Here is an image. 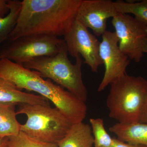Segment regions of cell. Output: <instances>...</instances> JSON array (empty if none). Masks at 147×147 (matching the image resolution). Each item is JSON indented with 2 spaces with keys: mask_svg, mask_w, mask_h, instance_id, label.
<instances>
[{
  "mask_svg": "<svg viewBox=\"0 0 147 147\" xmlns=\"http://www.w3.org/2000/svg\"><path fill=\"white\" fill-rule=\"evenodd\" d=\"M146 1V2L147 3V0H145Z\"/></svg>",
  "mask_w": 147,
  "mask_h": 147,
  "instance_id": "cell-25",
  "label": "cell"
},
{
  "mask_svg": "<svg viewBox=\"0 0 147 147\" xmlns=\"http://www.w3.org/2000/svg\"><path fill=\"white\" fill-rule=\"evenodd\" d=\"M9 11L8 0H0V17H4Z\"/></svg>",
  "mask_w": 147,
  "mask_h": 147,
  "instance_id": "cell-20",
  "label": "cell"
},
{
  "mask_svg": "<svg viewBox=\"0 0 147 147\" xmlns=\"http://www.w3.org/2000/svg\"><path fill=\"white\" fill-rule=\"evenodd\" d=\"M0 79L21 90L35 92L50 100L72 124L82 122L86 117L85 102L50 79L45 80L38 71L3 58L0 59Z\"/></svg>",
  "mask_w": 147,
  "mask_h": 147,
  "instance_id": "cell-2",
  "label": "cell"
},
{
  "mask_svg": "<svg viewBox=\"0 0 147 147\" xmlns=\"http://www.w3.org/2000/svg\"><path fill=\"white\" fill-rule=\"evenodd\" d=\"M114 3L118 12L133 14L135 18L147 25V3L145 0L137 2L118 1Z\"/></svg>",
  "mask_w": 147,
  "mask_h": 147,
  "instance_id": "cell-16",
  "label": "cell"
},
{
  "mask_svg": "<svg viewBox=\"0 0 147 147\" xmlns=\"http://www.w3.org/2000/svg\"><path fill=\"white\" fill-rule=\"evenodd\" d=\"M68 53L74 58L80 55L84 63L93 72H97L103 62L99 55L100 42L84 25L76 20L68 32L64 36Z\"/></svg>",
  "mask_w": 147,
  "mask_h": 147,
  "instance_id": "cell-8",
  "label": "cell"
},
{
  "mask_svg": "<svg viewBox=\"0 0 147 147\" xmlns=\"http://www.w3.org/2000/svg\"><path fill=\"white\" fill-rule=\"evenodd\" d=\"M7 144L9 147H58L57 144L39 141L21 131L16 136L7 137Z\"/></svg>",
  "mask_w": 147,
  "mask_h": 147,
  "instance_id": "cell-18",
  "label": "cell"
},
{
  "mask_svg": "<svg viewBox=\"0 0 147 147\" xmlns=\"http://www.w3.org/2000/svg\"><path fill=\"white\" fill-rule=\"evenodd\" d=\"M113 138V142L112 147H147L145 145L131 144L120 141L116 137Z\"/></svg>",
  "mask_w": 147,
  "mask_h": 147,
  "instance_id": "cell-19",
  "label": "cell"
},
{
  "mask_svg": "<svg viewBox=\"0 0 147 147\" xmlns=\"http://www.w3.org/2000/svg\"><path fill=\"white\" fill-rule=\"evenodd\" d=\"M57 144L58 147H93L94 137L90 125L83 122L73 124Z\"/></svg>",
  "mask_w": 147,
  "mask_h": 147,
  "instance_id": "cell-13",
  "label": "cell"
},
{
  "mask_svg": "<svg viewBox=\"0 0 147 147\" xmlns=\"http://www.w3.org/2000/svg\"><path fill=\"white\" fill-rule=\"evenodd\" d=\"M65 43L60 51L53 56L35 58L22 65L38 71L42 77L53 80L84 102L88 98V91L83 82L81 55L76 57V63H71L68 58Z\"/></svg>",
  "mask_w": 147,
  "mask_h": 147,
  "instance_id": "cell-4",
  "label": "cell"
},
{
  "mask_svg": "<svg viewBox=\"0 0 147 147\" xmlns=\"http://www.w3.org/2000/svg\"><path fill=\"white\" fill-rule=\"evenodd\" d=\"M8 3L9 12L4 17H0V45L6 41L15 28L21 12V1L8 0Z\"/></svg>",
  "mask_w": 147,
  "mask_h": 147,
  "instance_id": "cell-15",
  "label": "cell"
},
{
  "mask_svg": "<svg viewBox=\"0 0 147 147\" xmlns=\"http://www.w3.org/2000/svg\"><path fill=\"white\" fill-rule=\"evenodd\" d=\"M65 43L63 39L49 35L22 36L7 41L0 50V59H7L22 65L35 58L56 55Z\"/></svg>",
  "mask_w": 147,
  "mask_h": 147,
  "instance_id": "cell-6",
  "label": "cell"
},
{
  "mask_svg": "<svg viewBox=\"0 0 147 147\" xmlns=\"http://www.w3.org/2000/svg\"><path fill=\"white\" fill-rule=\"evenodd\" d=\"M142 48H143V53H147V36L143 40Z\"/></svg>",
  "mask_w": 147,
  "mask_h": 147,
  "instance_id": "cell-22",
  "label": "cell"
},
{
  "mask_svg": "<svg viewBox=\"0 0 147 147\" xmlns=\"http://www.w3.org/2000/svg\"><path fill=\"white\" fill-rule=\"evenodd\" d=\"M94 137V147H112L113 138L106 131L103 120L101 118H91L90 119Z\"/></svg>",
  "mask_w": 147,
  "mask_h": 147,
  "instance_id": "cell-17",
  "label": "cell"
},
{
  "mask_svg": "<svg viewBox=\"0 0 147 147\" xmlns=\"http://www.w3.org/2000/svg\"><path fill=\"white\" fill-rule=\"evenodd\" d=\"M110 86L106 100L109 117L119 123L139 122L147 100V80L125 74Z\"/></svg>",
  "mask_w": 147,
  "mask_h": 147,
  "instance_id": "cell-3",
  "label": "cell"
},
{
  "mask_svg": "<svg viewBox=\"0 0 147 147\" xmlns=\"http://www.w3.org/2000/svg\"><path fill=\"white\" fill-rule=\"evenodd\" d=\"M109 130L120 141L147 146V123H117L110 127Z\"/></svg>",
  "mask_w": 147,
  "mask_h": 147,
  "instance_id": "cell-12",
  "label": "cell"
},
{
  "mask_svg": "<svg viewBox=\"0 0 147 147\" xmlns=\"http://www.w3.org/2000/svg\"><path fill=\"white\" fill-rule=\"evenodd\" d=\"M115 3L110 0H83L76 20L92 30L94 35L102 36L106 31L107 20L117 15Z\"/></svg>",
  "mask_w": 147,
  "mask_h": 147,
  "instance_id": "cell-10",
  "label": "cell"
},
{
  "mask_svg": "<svg viewBox=\"0 0 147 147\" xmlns=\"http://www.w3.org/2000/svg\"><path fill=\"white\" fill-rule=\"evenodd\" d=\"M0 102L19 105L24 104L50 105L45 98L23 92L2 79H0Z\"/></svg>",
  "mask_w": 147,
  "mask_h": 147,
  "instance_id": "cell-11",
  "label": "cell"
},
{
  "mask_svg": "<svg viewBox=\"0 0 147 147\" xmlns=\"http://www.w3.org/2000/svg\"><path fill=\"white\" fill-rule=\"evenodd\" d=\"M16 105L0 102V137L16 136L21 131V124L18 122L15 111Z\"/></svg>",
  "mask_w": 147,
  "mask_h": 147,
  "instance_id": "cell-14",
  "label": "cell"
},
{
  "mask_svg": "<svg viewBox=\"0 0 147 147\" xmlns=\"http://www.w3.org/2000/svg\"><path fill=\"white\" fill-rule=\"evenodd\" d=\"M16 113L27 117L21 131L47 143L57 144L73 124L57 108L50 105L21 104Z\"/></svg>",
  "mask_w": 147,
  "mask_h": 147,
  "instance_id": "cell-5",
  "label": "cell"
},
{
  "mask_svg": "<svg viewBox=\"0 0 147 147\" xmlns=\"http://www.w3.org/2000/svg\"><path fill=\"white\" fill-rule=\"evenodd\" d=\"M99 55L105 66L104 76L98 91L102 92L120 76L125 74L130 59L119 46V38L115 32L107 31L102 36Z\"/></svg>",
  "mask_w": 147,
  "mask_h": 147,
  "instance_id": "cell-9",
  "label": "cell"
},
{
  "mask_svg": "<svg viewBox=\"0 0 147 147\" xmlns=\"http://www.w3.org/2000/svg\"><path fill=\"white\" fill-rule=\"evenodd\" d=\"M83 0H24L10 41L31 35L64 36L76 20Z\"/></svg>",
  "mask_w": 147,
  "mask_h": 147,
  "instance_id": "cell-1",
  "label": "cell"
},
{
  "mask_svg": "<svg viewBox=\"0 0 147 147\" xmlns=\"http://www.w3.org/2000/svg\"><path fill=\"white\" fill-rule=\"evenodd\" d=\"M112 24L121 51L129 59L139 62L144 56L142 46L147 36V25L129 14L119 12L112 18Z\"/></svg>",
  "mask_w": 147,
  "mask_h": 147,
  "instance_id": "cell-7",
  "label": "cell"
},
{
  "mask_svg": "<svg viewBox=\"0 0 147 147\" xmlns=\"http://www.w3.org/2000/svg\"><path fill=\"white\" fill-rule=\"evenodd\" d=\"M5 147H9L8 146H7H7H6Z\"/></svg>",
  "mask_w": 147,
  "mask_h": 147,
  "instance_id": "cell-24",
  "label": "cell"
},
{
  "mask_svg": "<svg viewBox=\"0 0 147 147\" xmlns=\"http://www.w3.org/2000/svg\"><path fill=\"white\" fill-rule=\"evenodd\" d=\"M139 122L147 123V100Z\"/></svg>",
  "mask_w": 147,
  "mask_h": 147,
  "instance_id": "cell-21",
  "label": "cell"
},
{
  "mask_svg": "<svg viewBox=\"0 0 147 147\" xmlns=\"http://www.w3.org/2000/svg\"><path fill=\"white\" fill-rule=\"evenodd\" d=\"M7 138L0 137V147H5L7 145Z\"/></svg>",
  "mask_w": 147,
  "mask_h": 147,
  "instance_id": "cell-23",
  "label": "cell"
}]
</instances>
